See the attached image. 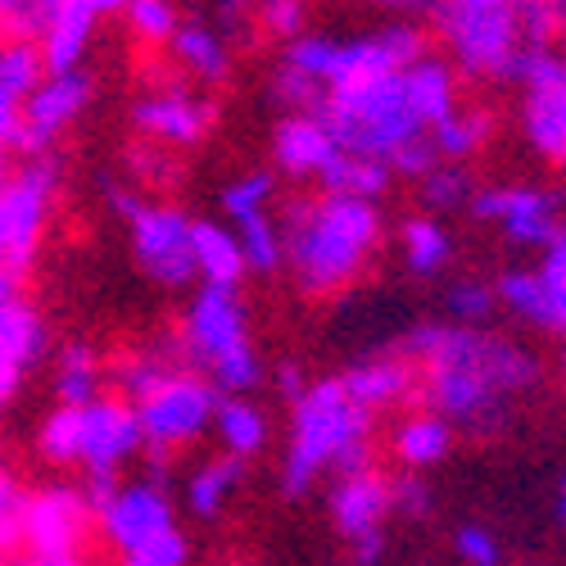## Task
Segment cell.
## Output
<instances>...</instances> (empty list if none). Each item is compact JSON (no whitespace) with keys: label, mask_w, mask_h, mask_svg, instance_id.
Listing matches in <instances>:
<instances>
[{"label":"cell","mask_w":566,"mask_h":566,"mask_svg":"<svg viewBox=\"0 0 566 566\" xmlns=\"http://www.w3.org/2000/svg\"><path fill=\"white\" fill-rule=\"evenodd\" d=\"M123 566H186V535L181 531H168V535L150 539L146 548L127 553Z\"/></svg>","instance_id":"41"},{"label":"cell","mask_w":566,"mask_h":566,"mask_svg":"<svg viewBox=\"0 0 566 566\" xmlns=\"http://www.w3.org/2000/svg\"><path fill=\"white\" fill-rule=\"evenodd\" d=\"M146 449L136 427V412L118 395H101L86 408H77V449L73 467H82L86 476H118V467Z\"/></svg>","instance_id":"12"},{"label":"cell","mask_w":566,"mask_h":566,"mask_svg":"<svg viewBox=\"0 0 566 566\" xmlns=\"http://www.w3.org/2000/svg\"><path fill=\"white\" fill-rule=\"evenodd\" d=\"M91 91H96V82H91V73H60V77H45L32 96L23 101L19 109V140L14 146L28 155V159H45L51 155V146L64 136V127L86 109Z\"/></svg>","instance_id":"14"},{"label":"cell","mask_w":566,"mask_h":566,"mask_svg":"<svg viewBox=\"0 0 566 566\" xmlns=\"http://www.w3.org/2000/svg\"><path fill=\"white\" fill-rule=\"evenodd\" d=\"M86 499L73 485H51L23 503V548L32 562H82Z\"/></svg>","instance_id":"13"},{"label":"cell","mask_w":566,"mask_h":566,"mask_svg":"<svg viewBox=\"0 0 566 566\" xmlns=\"http://www.w3.org/2000/svg\"><path fill=\"white\" fill-rule=\"evenodd\" d=\"M132 227V254L155 286L181 291L200 276L196 272V245H191V218L172 205H140Z\"/></svg>","instance_id":"9"},{"label":"cell","mask_w":566,"mask_h":566,"mask_svg":"<svg viewBox=\"0 0 566 566\" xmlns=\"http://www.w3.org/2000/svg\"><path fill=\"white\" fill-rule=\"evenodd\" d=\"M562 64H566V32H562Z\"/></svg>","instance_id":"48"},{"label":"cell","mask_w":566,"mask_h":566,"mask_svg":"<svg viewBox=\"0 0 566 566\" xmlns=\"http://www.w3.org/2000/svg\"><path fill=\"white\" fill-rule=\"evenodd\" d=\"M431 485L403 471V476H390V512H403V516H431Z\"/></svg>","instance_id":"40"},{"label":"cell","mask_w":566,"mask_h":566,"mask_svg":"<svg viewBox=\"0 0 566 566\" xmlns=\"http://www.w3.org/2000/svg\"><path fill=\"white\" fill-rule=\"evenodd\" d=\"M235 245H241V259H245V272H272L281 263V235H276V222L263 213V218H245L235 222Z\"/></svg>","instance_id":"34"},{"label":"cell","mask_w":566,"mask_h":566,"mask_svg":"<svg viewBox=\"0 0 566 566\" xmlns=\"http://www.w3.org/2000/svg\"><path fill=\"white\" fill-rule=\"evenodd\" d=\"M453 553L467 562V566H503V544L494 531L485 526H458L453 531Z\"/></svg>","instance_id":"39"},{"label":"cell","mask_w":566,"mask_h":566,"mask_svg":"<svg viewBox=\"0 0 566 566\" xmlns=\"http://www.w3.org/2000/svg\"><path fill=\"white\" fill-rule=\"evenodd\" d=\"M191 245H196V272L205 276V286H222L235 291L245 276V259L235 235L209 218H191Z\"/></svg>","instance_id":"22"},{"label":"cell","mask_w":566,"mask_h":566,"mask_svg":"<svg viewBox=\"0 0 566 566\" xmlns=\"http://www.w3.org/2000/svg\"><path fill=\"white\" fill-rule=\"evenodd\" d=\"M512 86H522V132L531 140V150L544 164L566 168V64L562 55L531 45Z\"/></svg>","instance_id":"8"},{"label":"cell","mask_w":566,"mask_h":566,"mask_svg":"<svg viewBox=\"0 0 566 566\" xmlns=\"http://www.w3.org/2000/svg\"><path fill=\"white\" fill-rule=\"evenodd\" d=\"M336 381H340V390H345L358 408L376 412V408L399 403L403 395H412L417 367L395 349V354H376V358H367V363H354L349 371L336 376Z\"/></svg>","instance_id":"18"},{"label":"cell","mask_w":566,"mask_h":566,"mask_svg":"<svg viewBox=\"0 0 566 566\" xmlns=\"http://www.w3.org/2000/svg\"><path fill=\"white\" fill-rule=\"evenodd\" d=\"M467 209H471V218H481V222H499L512 245L548 250L566 231L562 196L535 191V186H481Z\"/></svg>","instance_id":"11"},{"label":"cell","mask_w":566,"mask_h":566,"mask_svg":"<svg viewBox=\"0 0 566 566\" xmlns=\"http://www.w3.org/2000/svg\"><path fill=\"white\" fill-rule=\"evenodd\" d=\"M386 516H390V476L376 467H358L332 481V522L349 539L358 566H376L386 553Z\"/></svg>","instance_id":"10"},{"label":"cell","mask_w":566,"mask_h":566,"mask_svg":"<svg viewBox=\"0 0 566 566\" xmlns=\"http://www.w3.org/2000/svg\"><path fill=\"white\" fill-rule=\"evenodd\" d=\"M55 395L60 408H86L91 399H101V358L91 345L69 340L55 358Z\"/></svg>","instance_id":"27"},{"label":"cell","mask_w":566,"mask_h":566,"mask_svg":"<svg viewBox=\"0 0 566 566\" xmlns=\"http://www.w3.org/2000/svg\"><path fill=\"white\" fill-rule=\"evenodd\" d=\"M304 6H295V0H272V6H263L259 10V23L268 28V32H276V36H286V41H295V36H304Z\"/></svg>","instance_id":"42"},{"label":"cell","mask_w":566,"mask_h":566,"mask_svg":"<svg viewBox=\"0 0 566 566\" xmlns=\"http://www.w3.org/2000/svg\"><path fill=\"white\" fill-rule=\"evenodd\" d=\"M291 444L281 462V494L304 499V490L322 471H358L371 467V412L358 408L340 381H317L304 390L300 403H291Z\"/></svg>","instance_id":"3"},{"label":"cell","mask_w":566,"mask_h":566,"mask_svg":"<svg viewBox=\"0 0 566 566\" xmlns=\"http://www.w3.org/2000/svg\"><path fill=\"white\" fill-rule=\"evenodd\" d=\"M490 136V114L485 109H458L449 123L431 132V150L436 159H471Z\"/></svg>","instance_id":"29"},{"label":"cell","mask_w":566,"mask_h":566,"mask_svg":"<svg viewBox=\"0 0 566 566\" xmlns=\"http://www.w3.org/2000/svg\"><path fill=\"white\" fill-rule=\"evenodd\" d=\"M101 516V531L105 539L127 557L136 548H146L150 539L177 531V512H172V499L164 485L155 481H132V485H118V494L96 512Z\"/></svg>","instance_id":"15"},{"label":"cell","mask_w":566,"mask_h":566,"mask_svg":"<svg viewBox=\"0 0 566 566\" xmlns=\"http://www.w3.org/2000/svg\"><path fill=\"white\" fill-rule=\"evenodd\" d=\"M421 181V205H431V209H467L471 196H476V186H471V177L462 168H431L427 177H417Z\"/></svg>","instance_id":"36"},{"label":"cell","mask_w":566,"mask_h":566,"mask_svg":"<svg viewBox=\"0 0 566 566\" xmlns=\"http://www.w3.org/2000/svg\"><path fill=\"white\" fill-rule=\"evenodd\" d=\"M539 295H544V332L566 336V231L544 250V263L535 268Z\"/></svg>","instance_id":"30"},{"label":"cell","mask_w":566,"mask_h":566,"mask_svg":"<svg viewBox=\"0 0 566 566\" xmlns=\"http://www.w3.org/2000/svg\"><path fill=\"white\" fill-rule=\"evenodd\" d=\"M444 308H449L453 326H485V317L499 308V295L481 276H458L444 291Z\"/></svg>","instance_id":"32"},{"label":"cell","mask_w":566,"mask_h":566,"mask_svg":"<svg viewBox=\"0 0 566 566\" xmlns=\"http://www.w3.org/2000/svg\"><path fill=\"white\" fill-rule=\"evenodd\" d=\"M218 390L196 371H172L168 381L146 395L140 403H132L136 412V427H140V440H146L150 453H168L200 440L209 427H213V412H218Z\"/></svg>","instance_id":"7"},{"label":"cell","mask_w":566,"mask_h":566,"mask_svg":"<svg viewBox=\"0 0 566 566\" xmlns=\"http://www.w3.org/2000/svg\"><path fill=\"white\" fill-rule=\"evenodd\" d=\"M132 168L146 181H172V164L164 155H150V150H132Z\"/></svg>","instance_id":"44"},{"label":"cell","mask_w":566,"mask_h":566,"mask_svg":"<svg viewBox=\"0 0 566 566\" xmlns=\"http://www.w3.org/2000/svg\"><path fill=\"white\" fill-rule=\"evenodd\" d=\"M557 381H562V395H566V358H562V367H557Z\"/></svg>","instance_id":"47"},{"label":"cell","mask_w":566,"mask_h":566,"mask_svg":"<svg viewBox=\"0 0 566 566\" xmlns=\"http://www.w3.org/2000/svg\"><path fill=\"white\" fill-rule=\"evenodd\" d=\"M340 146L332 136H326V127L308 114H291L276 123V136H272V155H276V168L291 172V177H317L326 164H332Z\"/></svg>","instance_id":"19"},{"label":"cell","mask_w":566,"mask_h":566,"mask_svg":"<svg viewBox=\"0 0 566 566\" xmlns=\"http://www.w3.org/2000/svg\"><path fill=\"white\" fill-rule=\"evenodd\" d=\"M181 354L205 371V381L222 399H245V390L263 381V363L250 345L241 291H222V286L196 291L181 317Z\"/></svg>","instance_id":"4"},{"label":"cell","mask_w":566,"mask_h":566,"mask_svg":"<svg viewBox=\"0 0 566 566\" xmlns=\"http://www.w3.org/2000/svg\"><path fill=\"white\" fill-rule=\"evenodd\" d=\"M245 476V462L241 458H209L205 467L191 471V481H186V512L200 516V522H213V516L227 507L231 490L241 485Z\"/></svg>","instance_id":"24"},{"label":"cell","mask_w":566,"mask_h":566,"mask_svg":"<svg viewBox=\"0 0 566 566\" xmlns=\"http://www.w3.org/2000/svg\"><path fill=\"white\" fill-rule=\"evenodd\" d=\"M36 449L60 462V467H73V449H77V408H55L45 417V427L36 436Z\"/></svg>","instance_id":"37"},{"label":"cell","mask_w":566,"mask_h":566,"mask_svg":"<svg viewBox=\"0 0 566 566\" xmlns=\"http://www.w3.org/2000/svg\"><path fill=\"white\" fill-rule=\"evenodd\" d=\"M399 354L417 367L421 395L431 412L444 417L453 436H499L512 427V408L544 381V363L535 349L485 326H444L417 322L403 336Z\"/></svg>","instance_id":"1"},{"label":"cell","mask_w":566,"mask_h":566,"mask_svg":"<svg viewBox=\"0 0 566 566\" xmlns=\"http://www.w3.org/2000/svg\"><path fill=\"white\" fill-rule=\"evenodd\" d=\"M213 123V105L205 96H196L191 86H155L132 105V127L146 132L150 140H172V146H196L205 140Z\"/></svg>","instance_id":"16"},{"label":"cell","mask_w":566,"mask_h":566,"mask_svg":"<svg viewBox=\"0 0 566 566\" xmlns=\"http://www.w3.org/2000/svg\"><path fill=\"white\" fill-rule=\"evenodd\" d=\"M276 235H281V263L291 268L295 286L304 295H336L381 245V213L363 200L304 196L286 205Z\"/></svg>","instance_id":"2"},{"label":"cell","mask_w":566,"mask_h":566,"mask_svg":"<svg viewBox=\"0 0 566 566\" xmlns=\"http://www.w3.org/2000/svg\"><path fill=\"white\" fill-rule=\"evenodd\" d=\"M399 245H403V263L412 276H440L453 259V241L436 218H408L399 227Z\"/></svg>","instance_id":"28"},{"label":"cell","mask_w":566,"mask_h":566,"mask_svg":"<svg viewBox=\"0 0 566 566\" xmlns=\"http://www.w3.org/2000/svg\"><path fill=\"white\" fill-rule=\"evenodd\" d=\"M276 191V177L268 168H254L245 177H235L227 191H222V213L231 222H245V218H263L268 213V200Z\"/></svg>","instance_id":"33"},{"label":"cell","mask_w":566,"mask_h":566,"mask_svg":"<svg viewBox=\"0 0 566 566\" xmlns=\"http://www.w3.org/2000/svg\"><path fill=\"white\" fill-rule=\"evenodd\" d=\"M553 522L566 526V471L557 476V494H553Z\"/></svg>","instance_id":"45"},{"label":"cell","mask_w":566,"mask_h":566,"mask_svg":"<svg viewBox=\"0 0 566 566\" xmlns=\"http://www.w3.org/2000/svg\"><path fill=\"white\" fill-rule=\"evenodd\" d=\"M168 51L177 55V64L191 73L196 82H222L231 73V41L209 23V19H181L177 32L168 36Z\"/></svg>","instance_id":"21"},{"label":"cell","mask_w":566,"mask_h":566,"mask_svg":"<svg viewBox=\"0 0 566 566\" xmlns=\"http://www.w3.org/2000/svg\"><path fill=\"white\" fill-rule=\"evenodd\" d=\"M516 28H522V41L535 45V51H553L566 32V6H553V0H526L516 6Z\"/></svg>","instance_id":"35"},{"label":"cell","mask_w":566,"mask_h":566,"mask_svg":"<svg viewBox=\"0 0 566 566\" xmlns=\"http://www.w3.org/2000/svg\"><path fill=\"white\" fill-rule=\"evenodd\" d=\"M395 172L386 164H371V159H358V155H345L336 150L332 164L317 172V186L322 196H340V200H363V205H376L386 191H390Z\"/></svg>","instance_id":"23"},{"label":"cell","mask_w":566,"mask_h":566,"mask_svg":"<svg viewBox=\"0 0 566 566\" xmlns=\"http://www.w3.org/2000/svg\"><path fill=\"white\" fill-rule=\"evenodd\" d=\"M0 566H36L32 557H0Z\"/></svg>","instance_id":"46"},{"label":"cell","mask_w":566,"mask_h":566,"mask_svg":"<svg viewBox=\"0 0 566 566\" xmlns=\"http://www.w3.org/2000/svg\"><path fill=\"white\" fill-rule=\"evenodd\" d=\"M60 186V164L45 159H28L19 172L0 177V272L23 276V268L32 263L45 218H51V200Z\"/></svg>","instance_id":"6"},{"label":"cell","mask_w":566,"mask_h":566,"mask_svg":"<svg viewBox=\"0 0 566 566\" xmlns=\"http://www.w3.org/2000/svg\"><path fill=\"white\" fill-rule=\"evenodd\" d=\"M494 295H499V304L512 317H522V322H531V326H539V332H544V295H539L535 268H507V272H499Z\"/></svg>","instance_id":"31"},{"label":"cell","mask_w":566,"mask_h":566,"mask_svg":"<svg viewBox=\"0 0 566 566\" xmlns=\"http://www.w3.org/2000/svg\"><path fill=\"white\" fill-rule=\"evenodd\" d=\"M403 91L408 105L417 114V123L436 132L440 123H449L458 114V82H453V64H444L440 55H421L417 64L403 69Z\"/></svg>","instance_id":"20"},{"label":"cell","mask_w":566,"mask_h":566,"mask_svg":"<svg viewBox=\"0 0 566 566\" xmlns=\"http://www.w3.org/2000/svg\"><path fill=\"white\" fill-rule=\"evenodd\" d=\"M453 427L444 417H436V412H417V417H408L403 427L395 431V453H399V462L408 467V471H421V467H436V462H444L449 458V449H453Z\"/></svg>","instance_id":"25"},{"label":"cell","mask_w":566,"mask_h":566,"mask_svg":"<svg viewBox=\"0 0 566 566\" xmlns=\"http://www.w3.org/2000/svg\"><path fill=\"white\" fill-rule=\"evenodd\" d=\"M105 14H118L114 0H55L51 23H45V32L36 41L45 77H60V73H77L82 69L86 45H91V36H96V23Z\"/></svg>","instance_id":"17"},{"label":"cell","mask_w":566,"mask_h":566,"mask_svg":"<svg viewBox=\"0 0 566 566\" xmlns=\"http://www.w3.org/2000/svg\"><path fill=\"white\" fill-rule=\"evenodd\" d=\"M213 431L227 449V458H254L268 444V417L250 403V399H218L213 412Z\"/></svg>","instance_id":"26"},{"label":"cell","mask_w":566,"mask_h":566,"mask_svg":"<svg viewBox=\"0 0 566 566\" xmlns=\"http://www.w3.org/2000/svg\"><path fill=\"white\" fill-rule=\"evenodd\" d=\"M127 23L136 28V36H146L155 45H168V36L177 32L181 14L172 6H164V0H132V6H127Z\"/></svg>","instance_id":"38"},{"label":"cell","mask_w":566,"mask_h":566,"mask_svg":"<svg viewBox=\"0 0 566 566\" xmlns=\"http://www.w3.org/2000/svg\"><path fill=\"white\" fill-rule=\"evenodd\" d=\"M421 14L436 19L453 64L476 82H516L522 55L531 45L516 28V6L507 0H449V6H421Z\"/></svg>","instance_id":"5"},{"label":"cell","mask_w":566,"mask_h":566,"mask_svg":"<svg viewBox=\"0 0 566 566\" xmlns=\"http://www.w3.org/2000/svg\"><path fill=\"white\" fill-rule=\"evenodd\" d=\"M276 390H281V399H286V403H300L304 399V371H300V363H281L276 367Z\"/></svg>","instance_id":"43"}]
</instances>
